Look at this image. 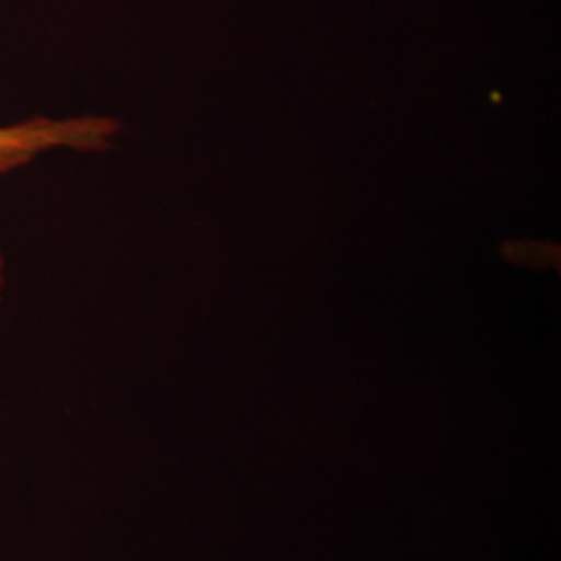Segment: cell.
Returning a JSON list of instances; mask_svg holds the SVG:
<instances>
[{"label":"cell","instance_id":"1","mask_svg":"<svg viewBox=\"0 0 561 561\" xmlns=\"http://www.w3.org/2000/svg\"><path fill=\"white\" fill-rule=\"evenodd\" d=\"M121 121L101 115L44 117L0 125V180L57 150L104 152L121 131Z\"/></svg>","mask_w":561,"mask_h":561},{"label":"cell","instance_id":"2","mask_svg":"<svg viewBox=\"0 0 561 561\" xmlns=\"http://www.w3.org/2000/svg\"><path fill=\"white\" fill-rule=\"evenodd\" d=\"M4 287H7V259H4V254L0 250V301H2V296H4Z\"/></svg>","mask_w":561,"mask_h":561}]
</instances>
